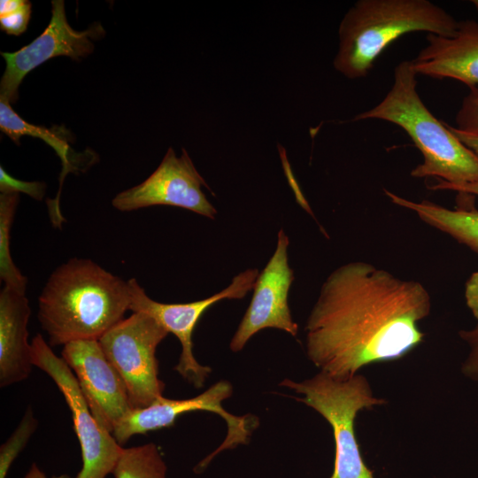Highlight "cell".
Returning a JSON list of instances; mask_svg holds the SVG:
<instances>
[{"label":"cell","mask_w":478,"mask_h":478,"mask_svg":"<svg viewBox=\"0 0 478 478\" xmlns=\"http://www.w3.org/2000/svg\"><path fill=\"white\" fill-rule=\"evenodd\" d=\"M289 237L281 229L275 251L258 274L250 305L231 339L232 351H240L251 337L266 328L297 335L298 326L292 320L289 306V291L294 281L293 270L289 265Z\"/></svg>","instance_id":"cell-13"},{"label":"cell","mask_w":478,"mask_h":478,"mask_svg":"<svg viewBox=\"0 0 478 478\" xmlns=\"http://www.w3.org/2000/svg\"><path fill=\"white\" fill-rule=\"evenodd\" d=\"M38 422L31 408H27L21 421L9 439L0 448V478H6L8 472L26 447L35 431Z\"/></svg>","instance_id":"cell-20"},{"label":"cell","mask_w":478,"mask_h":478,"mask_svg":"<svg viewBox=\"0 0 478 478\" xmlns=\"http://www.w3.org/2000/svg\"><path fill=\"white\" fill-rule=\"evenodd\" d=\"M31 314L26 294L4 286L0 292V387L23 382L31 371L27 324Z\"/></svg>","instance_id":"cell-15"},{"label":"cell","mask_w":478,"mask_h":478,"mask_svg":"<svg viewBox=\"0 0 478 478\" xmlns=\"http://www.w3.org/2000/svg\"><path fill=\"white\" fill-rule=\"evenodd\" d=\"M0 128L17 145L20 144L19 140L23 135H29L42 140L55 150L62 163L59 189L55 199H52V203L56 205H60L61 188L66 176L69 173L85 171L96 162V154L90 152L76 153L71 149L66 130H61V127H58V129L46 128L30 124L17 114L11 104L4 101H0Z\"/></svg>","instance_id":"cell-16"},{"label":"cell","mask_w":478,"mask_h":478,"mask_svg":"<svg viewBox=\"0 0 478 478\" xmlns=\"http://www.w3.org/2000/svg\"><path fill=\"white\" fill-rule=\"evenodd\" d=\"M472 4H474V6L475 7V9H476L477 12H478V0H473V1H472Z\"/></svg>","instance_id":"cell-29"},{"label":"cell","mask_w":478,"mask_h":478,"mask_svg":"<svg viewBox=\"0 0 478 478\" xmlns=\"http://www.w3.org/2000/svg\"><path fill=\"white\" fill-rule=\"evenodd\" d=\"M280 385L302 395L297 400L320 412L332 427L335 456L329 478H374L361 455L355 435V419L359 411L372 409L386 401L374 397L364 376L336 379L320 372L302 382L284 379Z\"/></svg>","instance_id":"cell-5"},{"label":"cell","mask_w":478,"mask_h":478,"mask_svg":"<svg viewBox=\"0 0 478 478\" xmlns=\"http://www.w3.org/2000/svg\"><path fill=\"white\" fill-rule=\"evenodd\" d=\"M258 274L257 268H249L236 274L220 292L204 299L181 304H166L151 299L138 281L132 278L128 280L131 297L129 310L150 315L178 338L181 351L174 370L189 383L200 389L212 369L200 365L193 354L192 334L199 319L209 307L222 299H241L245 297L253 289Z\"/></svg>","instance_id":"cell-9"},{"label":"cell","mask_w":478,"mask_h":478,"mask_svg":"<svg viewBox=\"0 0 478 478\" xmlns=\"http://www.w3.org/2000/svg\"><path fill=\"white\" fill-rule=\"evenodd\" d=\"M202 186L208 188L187 151L182 149L177 157L170 147L158 168L140 184L118 193L112 205L120 212L170 205L214 219L217 211Z\"/></svg>","instance_id":"cell-11"},{"label":"cell","mask_w":478,"mask_h":478,"mask_svg":"<svg viewBox=\"0 0 478 478\" xmlns=\"http://www.w3.org/2000/svg\"><path fill=\"white\" fill-rule=\"evenodd\" d=\"M22 478H48L47 475L41 468L35 464L33 463L29 467L28 471ZM50 478H71L67 474L54 475Z\"/></svg>","instance_id":"cell-28"},{"label":"cell","mask_w":478,"mask_h":478,"mask_svg":"<svg viewBox=\"0 0 478 478\" xmlns=\"http://www.w3.org/2000/svg\"><path fill=\"white\" fill-rule=\"evenodd\" d=\"M167 466L154 443L124 448L113 469L114 478H166Z\"/></svg>","instance_id":"cell-19"},{"label":"cell","mask_w":478,"mask_h":478,"mask_svg":"<svg viewBox=\"0 0 478 478\" xmlns=\"http://www.w3.org/2000/svg\"><path fill=\"white\" fill-rule=\"evenodd\" d=\"M128 281L88 258H70L48 278L37 318L50 347L99 340L130 307Z\"/></svg>","instance_id":"cell-2"},{"label":"cell","mask_w":478,"mask_h":478,"mask_svg":"<svg viewBox=\"0 0 478 478\" xmlns=\"http://www.w3.org/2000/svg\"><path fill=\"white\" fill-rule=\"evenodd\" d=\"M459 335L470 349L462 365V372L466 377L478 381V325L472 329L460 331Z\"/></svg>","instance_id":"cell-24"},{"label":"cell","mask_w":478,"mask_h":478,"mask_svg":"<svg viewBox=\"0 0 478 478\" xmlns=\"http://www.w3.org/2000/svg\"><path fill=\"white\" fill-rule=\"evenodd\" d=\"M458 26L450 13L428 0H358L340 23L334 67L349 79L366 77L384 50L404 35L427 32L450 37Z\"/></svg>","instance_id":"cell-4"},{"label":"cell","mask_w":478,"mask_h":478,"mask_svg":"<svg viewBox=\"0 0 478 478\" xmlns=\"http://www.w3.org/2000/svg\"><path fill=\"white\" fill-rule=\"evenodd\" d=\"M416 77L412 60L398 63L384 98L352 121L381 120L405 130L423 158L412 170V177H436L453 185L478 182V156L427 108L418 93Z\"/></svg>","instance_id":"cell-3"},{"label":"cell","mask_w":478,"mask_h":478,"mask_svg":"<svg viewBox=\"0 0 478 478\" xmlns=\"http://www.w3.org/2000/svg\"><path fill=\"white\" fill-rule=\"evenodd\" d=\"M51 18L44 31L29 44L14 52H1L5 69L0 82V101L15 103L25 76L38 66L58 56L81 60L92 53L93 40L104 35L100 23L84 31L74 30L68 23L62 0L51 2Z\"/></svg>","instance_id":"cell-10"},{"label":"cell","mask_w":478,"mask_h":478,"mask_svg":"<svg viewBox=\"0 0 478 478\" xmlns=\"http://www.w3.org/2000/svg\"><path fill=\"white\" fill-rule=\"evenodd\" d=\"M232 385L227 381H220L197 397L187 399H169L161 397L150 405L133 409L115 428L112 436L122 446L135 435H143L171 427L176 419L186 412L206 411L220 415L227 426L224 442L212 453L201 460L195 467L203 471L220 451L248 443L258 420L251 415L235 416L222 406L223 400L231 397Z\"/></svg>","instance_id":"cell-8"},{"label":"cell","mask_w":478,"mask_h":478,"mask_svg":"<svg viewBox=\"0 0 478 478\" xmlns=\"http://www.w3.org/2000/svg\"><path fill=\"white\" fill-rule=\"evenodd\" d=\"M61 358L75 375L96 421L110 433L133 409L127 387L98 340H79L63 346Z\"/></svg>","instance_id":"cell-12"},{"label":"cell","mask_w":478,"mask_h":478,"mask_svg":"<svg viewBox=\"0 0 478 478\" xmlns=\"http://www.w3.org/2000/svg\"><path fill=\"white\" fill-rule=\"evenodd\" d=\"M31 355L34 366L52 379L71 411L82 459L74 478H106L112 474L124 447L96 421L73 371L41 334L32 340Z\"/></svg>","instance_id":"cell-7"},{"label":"cell","mask_w":478,"mask_h":478,"mask_svg":"<svg viewBox=\"0 0 478 478\" xmlns=\"http://www.w3.org/2000/svg\"><path fill=\"white\" fill-rule=\"evenodd\" d=\"M47 189L43 181H26L14 178L1 166L0 191L1 193H25L30 197L41 201Z\"/></svg>","instance_id":"cell-22"},{"label":"cell","mask_w":478,"mask_h":478,"mask_svg":"<svg viewBox=\"0 0 478 478\" xmlns=\"http://www.w3.org/2000/svg\"><path fill=\"white\" fill-rule=\"evenodd\" d=\"M451 131L470 150L478 156V134H471L460 131L448 124Z\"/></svg>","instance_id":"cell-27"},{"label":"cell","mask_w":478,"mask_h":478,"mask_svg":"<svg viewBox=\"0 0 478 478\" xmlns=\"http://www.w3.org/2000/svg\"><path fill=\"white\" fill-rule=\"evenodd\" d=\"M431 189H447L454 190L459 193L467 194L470 196H478V182L475 183H466L460 185H453L442 181H439L438 183L430 187Z\"/></svg>","instance_id":"cell-26"},{"label":"cell","mask_w":478,"mask_h":478,"mask_svg":"<svg viewBox=\"0 0 478 478\" xmlns=\"http://www.w3.org/2000/svg\"><path fill=\"white\" fill-rule=\"evenodd\" d=\"M427 45L412 60L417 74L478 86V21L459 22L452 36L428 34Z\"/></svg>","instance_id":"cell-14"},{"label":"cell","mask_w":478,"mask_h":478,"mask_svg":"<svg viewBox=\"0 0 478 478\" xmlns=\"http://www.w3.org/2000/svg\"><path fill=\"white\" fill-rule=\"evenodd\" d=\"M457 129L478 134V86L471 88L456 115Z\"/></svg>","instance_id":"cell-23"},{"label":"cell","mask_w":478,"mask_h":478,"mask_svg":"<svg viewBox=\"0 0 478 478\" xmlns=\"http://www.w3.org/2000/svg\"><path fill=\"white\" fill-rule=\"evenodd\" d=\"M385 195L398 206L406 208L429 226L451 235L478 253V211L451 210L433 202H415L384 189Z\"/></svg>","instance_id":"cell-17"},{"label":"cell","mask_w":478,"mask_h":478,"mask_svg":"<svg viewBox=\"0 0 478 478\" xmlns=\"http://www.w3.org/2000/svg\"><path fill=\"white\" fill-rule=\"evenodd\" d=\"M466 302L473 315L478 320V271L471 274L466 283Z\"/></svg>","instance_id":"cell-25"},{"label":"cell","mask_w":478,"mask_h":478,"mask_svg":"<svg viewBox=\"0 0 478 478\" xmlns=\"http://www.w3.org/2000/svg\"><path fill=\"white\" fill-rule=\"evenodd\" d=\"M32 4L26 0H2L0 2V27L8 35L24 33L31 16Z\"/></svg>","instance_id":"cell-21"},{"label":"cell","mask_w":478,"mask_h":478,"mask_svg":"<svg viewBox=\"0 0 478 478\" xmlns=\"http://www.w3.org/2000/svg\"><path fill=\"white\" fill-rule=\"evenodd\" d=\"M430 309L420 282L366 262L347 263L328 276L308 317V358L336 379L399 359L423 341L419 323Z\"/></svg>","instance_id":"cell-1"},{"label":"cell","mask_w":478,"mask_h":478,"mask_svg":"<svg viewBox=\"0 0 478 478\" xmlns=\"http://www.w3.org/2000/svg\"><path fill=\"white\" fill-rule=\"evenodd\" d=\"M168 332L150 315L136 312L99 338L108 360L122 378L132 409L144 408L163 397L156 350Z\"/></svg>","instance_id":"cell-6"},{"label":"cell","mask_w":478,"mask_h":478,"mask_svg":"<svg viewBox=\"0 0 478 478\" xmlns=\"http://www.w3.org/2000/svg\"><path fill=\"white\" fill-rule=\"evenodd\" d=\"M19 194L0 195V279L4 286L26 294L27 278L14 264L11 255V230Z\"/></svg>","instance_id":"cell-18"}]
</instances>
